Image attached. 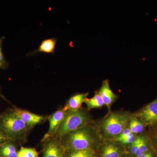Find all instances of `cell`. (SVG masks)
<instances>
[{
    "label": "cell",
    "mask_w": 157,
    "mask_h": 157,
    "mask_svg": "<svg viewBox=\"0 0 157 157\" xmlns=\"http://www.w3.org/2000/svg\"><path fill=\"white\" fill-rule=\"evenodd\" d=\"M102 137L98 128L90 124L71 132L60 139L66 150L94 149L100 145Z\"/></svg>",
    "instance_id": "cell-1"
},
{
    "label": "cell",
    "mask_w": 157,
    "mask_h": 157,
    "mask_svg": "<svg viewBox=\"0 0 157 157\" xmlns=\"http://www.w3.org/2000/svg\"><path fill=\"white\" fill-rule=\"evenodd\" d=\"M30 130L13 109H7L0 115V130L7 139L24 143Z\"/></svg>",
    "instance_id": "cell-2"
},
{
    "label": "cell",
    "mask_w": 157,
    "mask_h": 157,
    "mask_svg": "<svg viewBox=\"0 0 157 157\" xmlns=\"http://www.w3.org/2000/svg\"><path fill=\"white\" fill-rule=\"evenodd\" d=\"M132 116L126 112H109L100 122L98 130L104 139H114L127 128Z\"/></svg>",
    "instance_id": "cell-3"
},
{
    "label": "cell",
    "mask_w": 157,
    "mask_h": 157,
    "mask_svg": "<svg viewBox=\"0 0 157 157\" xmlns=\"http://www.w3.org/2000/svg\"><path fill=\"white\" fill-rule=\"evenodd\" d=\"M91 122L90 115L84 109L67 111L64 119L54 137L60 140L65 135L90 124Z\"/></svg>",
    "instance_id": "cell-4"
},
{
    "label": "cell",
    "mask_w": 157,
    "mask_h": 157,
    "mask_svg": "<svg viewBox=\"0 0 157 157\" xmlns=\"http://www.w3.org/2000/svg\"><path fill=\"white\" fill-rule=\"evenodd\" d=\"M147 126L157 125V98L133 114Z\"/></svg>",
    "instance_id": "cell-5"
},
{
    "label": "cell",
    "mask_w": 157,
    "mask_h": 157,
    "mask_svg": "<svg viewBox=\"0 0 157 157\" xmlns=\"http://www.w3.org/2000/svg\"><path fill=\"white\" fill-rule=\"evenodd\" d=\"M14 112L21 121L31 129L48 120V116L39 115L14 106Z\"/></svg>",
    "instance_id": "cell-6"
},
{
    "label": "cell",
    "mask_w": 157,
    "mask_h": 157,
    "mask_svg": "<svg viewBox=\"0 0 157 157\" xmlns=\"http://www.w3.org/2000/svg\"><path fill=\"white\" fill-rule=\"evenodd\" d=\"M43 143V157H66V150L60 140L52 137Z\"/></svg>",
    "instance_id": "cell-7"
},
{
    "label": "cell",
    "mask_w": 157,
    "mask_h": 157,
    "mask_svg": "<svg viewBox=\"0 0 157 157\" xmlns=\"http://www.w3.org/2000/svg\"><path fill=\"white\" fill-rule=\"evenodd\" d=\"M66 113L67 112L64 111L62 108L58 109L51 115L48 116V120L49 121V128L48 132L44 135L42 139V143L46 140L55 137L64 119Z\"/></svg>",
    "instance_id": "cell-8"
},
{
    "label": "cell",
    "mask_w": 157,
    "mask_h": 157,
    "mask_svg": "<svg viewBox=\"0 0 157 157\" xmlns=\"http://www.w3.org/2000/svg\"><path fill=\"white\" fill-rule=\"evenodd\" d=\"M101 157H122V145L114 139H104L100 144Z\"/></svg>",
    "instance_id": "cell-9"
},
{
    "label": "cell",
    "mask_w": 157,
    "mask_h": 157,
    "mask_svg": "<svg viewBox=\"0 0 157 157\" xmlns=\"http://www.w3.org/2000/svg\"><path fill=\"white\" fill-rule=\"evenodd\" d=\"M98 91L104 101V105L107 107L109 112L111 106L117 100L118 95L113 92L110 88L108 79H105L103 81L101 87Z\"/></svg>",
    "instance_id": "cell-10"
},
{
    "label": "cell",
    "mask_w": 157,
    "mask_h": 157,
    "mask_svg": "<svg viewBox=\"0 0 157 157\" xmlns=\"http://www.w3.org/2000/svg\"><path fill=\"white\" fill-rule=\"evenodd\" d=\"M89 93H77L71 96L66 102L63 109L65 112L81 109L82 104L87 99Z\"/></svg>",
    "instance_id": "cell-11"
},
{
    "label": "cell",
    "mask_w": 157,
    "mask_h": 157,
    "mask_svg": "<svg viewBox=\"0 0 157 157\" xmlns=\"http://www.w3.org/2000/svg\"><path fill=\"white\" fill-rule=\"evenodd\" d=\"M17 143L14 140L7 139L0 145V157H17Z\"/></svg>",
    "instance_id": "cell-12"
},
{
    "label": "cell",
    "mask_w": 157,
    "mask_h": 157,
    "mask_svg": "<svg viewBox=\"0 0 157 157\" xmlns=\"http://www.w3.org/2000/svg\"><path fill=\"white\" fill-rule=\"evenodd\" d=\"M57 40L56 38H51L44 39L41 42L37 49L29 52L27 56L34 55L37 53H54Z\"/></svg>",
    "instance_id": "cell-13"
},
{
    "label": "cell",
    "mask_w": 157,
    "mask_h": 157,
    "mask_svg": "<svg viewBox=\"0 0 157 157\" xmlns=\"http://www.w3.org/2000/svg\"><path fill=\"white\" fill-rule=\"evenodd\" d=\"M137 136L131 132L128 128L124 129L114 140L122 145H129L133 143L137 138Z\"/></svg>",
    "instance_id": "cell-14"
},
{
    "label": "cell",
    "mask_w": 157,
    "mask_h": 157,
    "mask_svg": "<svg viewBox=\"0 0 157 157\" xmlns=\"http://www.w3.org/2000/svg\"><path fill=\"white\" fill-rule=\"evenodd\" d=\"M85 103L86 104L88 110L96 108H101L105 105L104 101L98 90L96 91L94 95L92 98H87Z\"/></svg>",
    "instance_id": "cell-15"
},
{
    "label": "cell",
    "mask_w": 157,
    "mask_h": 157,
    "mask_svg": "<svg viewBox=\"0 0 157 157\" xmlns=\"http://www.w3.org/2000/svg\"><path fill=\"white\" fill-rule=\"evenodd\" d=\"M66 157H97L95 150L94 149L80 150H66Z\"/></svg>",
    "instance_id": "cell-16"
},
{
    "label": "cell",
    "mask_w": 157,
    "mask_h": 157,
    "mask_svg": "<svg viewBox=\"0 0 157 157\" xmlns=\"http://www.w3.org/2000/svg\"><path fill=\"white\" fill-rule=\"evenodd\" d=\"M129 129L134 135L140 134L144 130V124L136 117L132 115L129 121Z\"/></svg>",
    "instance_id": "cell-17"
},
{
    "label": "cell",
    "mask_w": 157,
    "mask_h": 157,
    "mask_svg": "<svg viewBox=\"0 0 157 157\" xmlns=\"http://www.w3.org/2000/svg\"><path fill=\"white\" fill-rule=\"evenodd\" d=\"M17 157H39V153L35 148L21 147Z\"/></svg>",
    "instance_id": "cell-18"
},
{
    "label": "cell",
    "mask_w": 157,
    "mask_h": 157,
    "mask_svg": "<svg viewBox=\"0 0 157 157\" xmlns=\"http://www.w3.org/2000/svg\"><path fill=\"white\" fill-rule=\"evenodd\" d=\"M148 151V145L147 140L144 136H140V142L135 157L139 156Z\"/></svg>",
    "instance_id": "cell-19"
},
{
    "label": "cell",
    "mask_w": 157,
    "mask_h": 157,
    "mask_svg": "<svg viewBox=\"0 0 157 157\" xmlns=\"http://www.w3.org/2000/svg\"><path fill=\"white\" fill-rule=\"evenodd\" d=\"M5 39V36L0 38V69L2 70H6L9 66L8 61L4 55L2 50L3 42Z\"/></svg>",
    "instance_id": "cell-20"
},
{
    "label": "cell",
    "mask_w": 157,
    "mask_h": 157,
    "mask_svg": "<svg viewBox=\"0 0 157 157\" xmlns=\"http://www.w3.org/2000/svg\"><path fill=\"white\" fill-rule=\"evenodd\" d=\"M140 142V136H137L136 140L129 146V151L131 154L135 156L138 150Z\"/></svg>",
    "instance_id": "cell-21"
},
{
    "label": "cell",
    "mask_w": 157,
    "mask_h": 157,
    "mask_svg": "<svg viewBox=\"0 0 157 157\" xmlns=\"http://www.w3.org/2000/svg\"><path fill=\"white\" fill-rule=\"evenodd\" d=\"M7 140L5 135L2 133V132L0 130V145L2 144L3 142H5Z\"/></svg>",
    "instance_id": "cell-22"
},
{
    "label": "cell",
    "mask_w": 157,
    "mask_h": 157,
    "mask_svg": "<svg viewBox=\"0 0 157 157\" xmlns=\"http://www.w3.org/2000/svg\"><path fill=\"white\" fill-rule=\"evenodd\" d=\"M137 157H155V156L151 152L148 151L147 152Z\"/></svg>",
    "instance_id": "cell-23"
},
{
    "label": "cell",
    "mask_w": 157,
    "mask_h": 157,
    "mask_svg": "<svg viewBox=\"0 0 157 157\" xmlns=\"http://www.w3.org/2000/svg\"><path fill=\"white\" fill-rule=\"evenodd\" d=\"M0 97H1V98H3V99H4V100H6V101H7V100H6V98H5V97H4V96H3L2 94V93H1V86H0Z\"/></svg>",
    "instance_id": "cell-24"
},
{
    "label": "cell",
    "mask_w": 157,
    "mask_h": 157,
    "mask_svg": "<svg viewBox=\"0 0 157 157\" xmlns=\"http://www.w3.org/2000/svg\"><path fill=\"white\" fill-rule=\"evenodd\" d=\"M156 138H157V135H156Z\"/></svg>",
    "instance_id": "cell-25"
},
{
    "label": "cell",
    "mask_w": 157,
    "mask_h": 157,
    "mask_svg": "<svg viewBox=\"0 0 157 157\" xmlns=\"http://www.w3.org/2000/svg\"></svg>",
    "instance_id": "cell-26"
}]
</instances>
